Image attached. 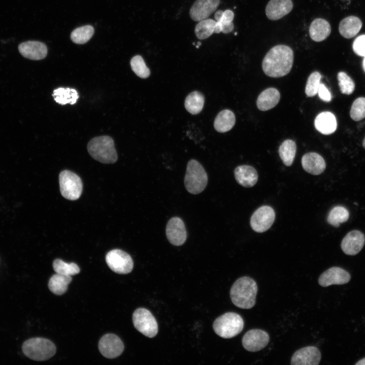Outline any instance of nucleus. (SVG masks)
Here are the masks:
<instances>
[{
  "mask_svg": "<svg viewBox=\"0 0 365 365\" xmlns=\"http://www.w3.org/2000/svg\"><path fill=\"white\" fill-rule=\"evenodd\" d=\"M293 61L292 49L286 45H278L272 47L264 57L262 68L270 77H282L290 72Z\"/></svg>",
  "mask_w": 365,
  "mask_h": 365,
  "instance_id": "f257e3e1",
  "label": "nucleus"
},
{
  "mask_svg": "<svg viewBox=\"0 0 365 365\" xmlns=\"http://www.w3.org/2000/svg\"><path fill=\"white\" fill-rule=\"evenodd\" d=\"M256 282L251 278L243 276L238 278L230 289V298L236 307L248 309L256 304L258 292Z\"/></svg>",
  "mask_w": 365,
  "mask_h": 365,
  "instance_id": "f03ea898",
  "label": "nucleus"
},
{
  "mask_svg": "<svg viewBox=\"0 0 365 365\" xmlns=\"http://www.w3.org/2000/svg\"><path fill=\"white\" fill-rule=\"evenodd\" d=\"M87 150L94 159L102 163H114L118 159L114 140L108 136L92 138L88 143Z\"/></svg>",
  "mask_w": 365,
  "mask_h": 365,
  "instance_id": "7ed1b4c3",
  "label": "nucleus"
},
{
  "mask_svg": "<svg viewBox=\"0 0 365 365\" xmlns=\"http://www.w3.org/2000/svg\"><path fill=\"white\" fill-rule=\"evenodd\" d=\"M244 327L242 317L235 312H227L217 317L213 323V329L220 337L230 339L241 332Z\"/></svg>",
  "mask_w": 365,
  "mask_h": 365,
  "instance_id": "20e7f679",
  "label": "nucleus"
},
{
  "mask_svg": "<svg viewBox=\"0 0 365 365\" xmlns=\"http://www.w3.org/2000/svg\"><path fill=\"white\" fill-rule=\"evenodd\" d=\"M23 353L34 360L43 361L52 357L56 353L55 345L43 338H33L25 341L22 346Z\"/></svg>",
  "mask_w": 365,
  "mask_h": 365,
  "instance_id": "39448f33",
  "label": "nucleus"
},
{
  "mask_svg": "<svg viewBox=\"0 0 365 365\" xmlns=\"http://www.w3.org/2000/svg\"><path fill=\"white\" fill-rule=\"evenodd\" d=\"M208 181L207 173L202 165L191 159L187 166L184 183L186 190L191 194H198L205 188Z\"/></svg>",
  "mask_w": 365,
  "mask_h": 365,
  "instance_id": "423d86ee",
  "label": "nucleus"
},
{
  "mask_svg": "<svg viewBox=\"0 0 365 365\" xmlns=\"http://www.w3.org/2000/svg\"><path fill=\"white\" fill-rule=\"evenodd\" d=\"M60 190L62 196L69 200L79 198L83 189L81 178L76 173L68 170L60 173L59 176Z\"/></svg>",
  "mask_w": 365,
  "mask_h": 365,
  "instance_id": "0eeeda50",
  "label": "nucleus"
},
{
  "mask_svg": "<svg viewBox=\"0 0 365 365\" xmlns=\"http://www.w3.org/2000/svg\"><path fill=\"white\" fill-rule=\"evenodd\" d=\"M132 321L135 328L145 336L151 338L157 334V322L149 310L143 308L136 309L133 313Z\"/></svg>",
  "mask_w": 365,
  "mask_h": 365,
  "instance_id": "6e6552de",
  "label": "nucleus"
},
{
  "mask_svg": "<svg viewBox=\"0 0 365 365\" xmlns=\"http://www.w3.org/2000/svg\"><path fill=\"white\" fill-rule=\"evenodd\" d=\"M105 261L110 268L118 274H128L133 268V261L131 256L121 249L110 251L105 256Z\"/></svg>",
  "mask_w": 365,
  "mask_h": 365,
  "instance_id": "1a4fd4ad",
  "label": "nucleus"
},
{
  "mask_svg": "<svg viewBox=\"0 0 365 365\" xmlns=\"http://www.w3.org/2000/svg\"><path fill=\"white\" fill-rule=\"evenodd\" d=\"M275 218L274 209L269 206H262L258 208L251 215L250 226L255 232L263 233L272 226Z\"/></svg>",
  "mask_w": 365,
  "mask_h": 365,
  "instance_id": "9d476101",
  "label": "nucleus"
},
{
  "mask_svg": "<svg viewBox=\"0 0 365 365\" xmlns=\"http://www.w3.org/2000/svg\"><path fill=\"white\" fill-rule=\"evenodd\" d=\"M98 348L103 356L107 358H114L122 354L124 346L119 337L113 334H107L100 339Z\"/></svg>",
  "mask_w": 365,
  "mask_h": 365,
  "instance_id": "9b49d317",
  "label": "nucleus"
},
{
  "mask_svg": "<svg viewBox=\"0 0 365 365\" xmlns=\"http://www.w3.org/2000/svg\"><path fill=\"white\" fill-rule=\"evenodd\" d=\"M268 334L260 329H252L243 336L242 343L243 347L250 352H257L264 348L268 344Z\"/></svg>",
  "mask_w": 365,
  "mask_h": 365,
  "instance_id": "f8f14e48",
  "label": "nucleus"
},
{
  "mask_svg": "<svg viewBox=\"0 0 365 365\" xmlns=\"http://www.w3.org/2000/svg\"><path fill=\"white\" fill-rule=\"evenodd\" d=\"M166 235L169 242L175 246H180L186 241L187 235L185 225L178 217H173L168 222Z\"/></svg>",
  "mask_w": 365,
  "mask_h": 365,
  "instance_id": "ddd939ff",
  "label": "nucleus"
},
{
  "mask_svg": "<svg viewBox=\"0 0 365 365\" xmlns=\"http://www.w3.org/2000/svg\"><path fill=\"white\" fill-rule=\"evenodd\" d=\"M350 278V275L347 271L340 267H333L320 275L318 283L323 287L334 284L342 285L348 283Z\"/></svg>",
  "mask_w": 365,
  "mask_h": 365,
  "instance_id": "4468645a",
  "label": "nucleus"
},
{
  "mask_svg": "<svg viewBox=\"0 0 365 365\" xmlns=\"http://www.w3.org/2000/svg\"><path fill=\"white\" fill-rule=\"evenodd\" d=\"M321 360V353L315 346H307L296 351L293 355L292 365H317Z\"/></svg>",
  "mask_w": 365,
  "mask_h": 365,
  "instance_id": "2eb2a0df",
  "label": "nucleus"
},
{
  "mask_svg": "<svg viewBox=\"0 0 365 365\" xmlns=\"http://www.w3.org/2000/svg\"><path fill=\"white\" fill-rule=\"evenodd\" d=\"M220 0H196L190 10V16L195 21L207 19L220 5Z\"/></svg>",
  "mask_w": 365,
  "mask_h": 365,
  "instance_id": "dca6fc26",
  "label": "nucleus"
},
{
  "mask_svg": "<svg viewBox=\"0 0 365 365\" xmlns=\"http://www.w3.org/2000/svg\"><path fill=\"white\" fill-rule=\"evenodd\" d=\"M364 242V234L359 231L353 230L348 233L344 237L341 247L345 254L354 256L362 249Z\"/></svg>",
  "mask_w": 365,
  "mask_h": 365,
  "instance_id": "f3484780",
  "label": "nucleus"
},
{
  "mask_svg": "<svg viewBox=\"0 0 365 365\" xmlns=\"http://www.w3.org/2000/svg\"><path fill=\"white\" fill-rule=\"evenodd\" d=\"M18 50L25 58L35 60L45 58L48 52L46 45L38 41L22 43L19 45Z\"/></svg>",
  "mask_w": 365,
  "mask_h": 365,
  "instance_id": "a211bd4d",
  "label": "nucleus"
},
{
  "mask_svg": "<svg viewBox=\"0 0 365 365\" xmlns=\"http://www.w3.org/2000/svg\"><path fill=\"white\" fill-rule=\"evenodd\" d=\"M291 0H270L266 7V14L268 19L277 20L288 14L293 9Z\"/></svg>",
  "mask_w": 365,
  "mask_h": 365,
  "instance_id": "6ab92c4d",
  "label": "nucleus"
},
{
  "mask_svg": "<svg viewBox=\"0 0 365 365\" xmlns=\"http://www.w3.org/2000/svg\"><path fill=\"white\" fill-rule=\"evenodd\" d=\"M301 164L304 170L313 175L320 174L326 167L323 158L315 152H309L304 155Z\"/></svg>",
  "mask_w": 365,
  "mask_h": 365,
  "instance_id": "aec40b11",
  "label": "nucleus"
},
{
  "mask_svg": "<svg viewBox=\"0 0 365 365\" xmlns=\"http://www.w3.org/2000/svg\"><path fill=\"white\" fill-rule=\"evenodd\" d=\"M234 176L237 182L245 188H250L255 185L258 179L256 170L251 166L240 165L234 170Z\"/></svg>",
  "mask_w": 365,
  "mask_h": 365,
  "instance_id": "412c9836",
  "label": "nucleus"
},
{
  "mask_svg": "<svg viewBox=\"0 0 365 365\" xmlns=\"http://www.w3.org/2000/svg\"><path fill=\"white\" fill-rule=\"evenodd\" d=\"M314 125L317 131L323 134L328 135L334 133L337 127L335 115L330 112H323L315 118Z\"/></svg>",
  "mask_w": 365,
  "mask_h": 365,
  "instance_id": "4be33fe9",
  "label": "nucleus"
},
{
  "mask_svg": "<svg viewBox=\"0 0 365 365\" xmlns=\"http://www.w3.org/2000/svg\"><path fill=\"white\" fill-rule=\"evenodd\" d=\"M280 94L275 88H269L264 90L259 95L257 105L262 111H268L275 107L279 102Z\"/></svg>",
  "mask_w": 365,
  "mask_h": 365,
  "instance_id": "5701e85b",
  "label": "nucleus"
},
{
  "mask_svg": "<svg viewBox=\"0 0 365 365\" xmlns=\"http://www.w3.org/2000/svg\"><path fill=\"white\" fill-rule=\"evenodd\" d=\"M309 31L311 39L315 42H319L329 36L331 32V27L326 20L316 18L311 22Z\"/></svg>",
  "mask_w": 365,
  "mask_h": 365,
  "instance_id": "b1692460",
  "label": "nucleus"
},
{
  "mask_svg": "<svg viewBox=\"0 0 365 365\" xmlns=\"http://www.w3.org/2000/svg\"><path fill=\"white\" fill-rule=\"evenodd\" d=\"M362 26L360 19L354 16L344 18L340 23L339 30L344 38L350 39L355 36Z\"/></svg>",
  "mask_w": 365,
  "mask_h": 365,
  "instance_id": "393cba45",
  "label": "nucleus"
},
{
  "mask_svg": "<svg viewBox=\"0 0 365 365\" xmlns=\"http://www.w3.org/2000/svg\"><path fill=\"white\" fill-rule=\"evenodd\" d=\"M235 121V116L233 112L229 110H224L220 112L215 118L214 127L219 132H226L233 127Z\"/></svg>",
  "mask_w": 365,
  "mask_h": 365,
  "instance_id": "a878e982",
  "label": "nucleus"
},
{
  "mask_svg": "<svg viewBox=\"0 0 365 365\" xmlns=\"http://www.w3.org/2000/svg\"><path fill=\"white\" fill-rule=\"evenodd\" d=\"M71 280L70 276L56 273L52 275L49 279V289L55 295H61L66 291L68 285Z\"/></svg>",
  "mask_w": 365,
  "mask_h": 365,
  "instance_id": "bb28decb",
  "label": "nucleus"
},
{
  "mask_svg": "<svg viewBox=\"0 0 365 365\" xmlns=\"http://www.w3.org/2000/svg\"><path fill=\"white\" fill-rule=\"evenodd\" d=\"M52 96L56 102L62 105L67 103L74 104L79 98L77 91L68 88L56 89L53 91Z\"/></svg>",
  "mask_w": 365,
  "mask_h": 365,
  "instance_id": "cd10ccee",
  "label": "nucleus"
},
{
  "mask_svg": "<svg viewBox=\"0 0 365 365\" xmlns=\"http://www.w3.org/2000/svg\"><path fill=\"white\" fill-rule=\"evenodd\" d=\"M297 150L295 142L291 139H286L282 142L279 148V155L283 164L290 166L295 159Z\"/></svg>",
  "mask_w": 365,
  "mask_h": 365,
  "instance_id": "c85d7f7f",
  "label": "nucleus"
},
{
  "mask_svg": "<svg viewBox=\"0 0 365 365\" xmlns=\"http://www.w3.org/2000/svg\"><path fill=\"white\" fill-rule=\"evenodd\" d=\"M204 102L203 95L195 91L190 93L186 98L185 106L187 111L193 115L199 114L202 111Z\"/></svg>",
  "mask_w": 365,
  "mask_h": 365,
  "instance_id": "c756f323",
  "label": "nucleus"
},
{
  "mask_svg": "<svg viewBox=\"0 0 365 365\" xmlns=\"http://www.w3.org/2000/svg\"><path fill=\"white\" fill-rule=\"evenodd\" d=\"M349 217L348 210L342 206H336L329 212L327 221L329 224L338 227L340 224L346 222Z\"/></svg>",
  "mask_w": 365,
  "mask_h": 365,
  "instance_id": "7c9ffc66",
  "label": "nucleus"
},
{
  "mask_svg": "<svg viewBox=\"0 0 365 365\" xmlns=\"http://www.w3.org/2000/svg\"><path fill=\"white\" fill-rule=\"evenodd\" d=\"M94 32V28L91 25L83 26L76 28L71 32L70 39L76 44H84L89 41Z\"/></svg>",
  "mask_w": 365,
  "mask_h": 365,
  "instance_id": "2f4dec72",
  "label": "nucleus"
},
{
  "mask_svg": "<svg viewBox=\"0 0 365 365\" xmlns=\"http://www.w3.org/2000/svg\"><path fill=\"white\" fill-rule=\"evenodd\" d=\"M216 21L211 19H205L200 21L195 28V33L200 40L208 38L213 33L215 28Z\"/></svg>",
  "mask_w": 365,
  "mask_h": 365,
  "instance_id": "473e14b6",
  "label": "nucleus"
},
{
  "mask_svg": "<svg viewBox=\"0 0 365 365\" xmlns=\"http://www.w3.org/2000/svg\"><path fill=\"white\" fill-rule=\"evenodd\" d=\"M53 268L56 273L66 276H73L80 271V268L76 263H65L59 259L53 261Z\"/></svg>",
  "mask_w": 365,
  "mask_h": 365,
  "instance_id": "72a5a7b5",
  "label": "nucleus"
},
{
  "mask_svg": "<svg viewBox=\"0 0 365 365\" xmlns=\"http://www.w3.org/2000/svg\"><path fill=\"white\" fill-rule=\"evenodd\" d=\"M130 65L132 70L139 77L145 79L150 75V70L146 65L142 57L136 55L132 58Z\"/></svg>",
  "mask_w": 365,
  "mask_h": 365,
  "instance_id": "f704fd0d",
  "label": "nucleus"
},
{
  "mask_svg": "<svg viewBox=\"0 0 365 365\" xmlns=\"http://www.w3.org/2000/svg\"><path fill=\"white\" fill-rule=\"evenodd\" d=\"M339 86L342 94L350 95L355 89V84L353 80L343 71L339 72L337 75Z\"/></svg>",
  "mask_w": 365,
  "mask_h": 365,
  "instance_id": "c9c22d12",
  "label": "nucleus"
},
{
  "mask_svg": "<svg viewBox=\"0 0 365 365\" xmlns=\"http://www.w3.org/2000/svg\"><path fill=\"white\" fill-rule=\"evenodd\" d=\"M352 119L358 121L365 118V98H356L353 102L350 111Z\"/></svg>",
  "mask_w": 365,
  "mask_h": 365,
  "instance_id": "e433bc0d",
  "label": "nucleus"
},
{
  "mask_svg": "<svg viewBox=\"0 0 365 365\" xmlns=\"http://www.w3.org/2000/svg\"><path fill=\"white\" fill-rule=\"evenodd\" d=\"M321 76L318 71L312 72L308 78L305 87V93L308 97L315 96L318 92Z\"/></svg>",
  "mask_w": 365,
  "mask_h": 365,
  "instance_id": "4c0bfd02",
  "label": "nucleus"
},
{
  "mask_svg": "<svg viewBox=\"0 0 365 365\" xmlns=\"http://www.w3.org/2000/svg\"><path fill=\"white\" fill-rule=\"evenodd\" d=\"M352 48L356 55L362 57L365 56V34L359 35L354 40Z\"/></svg>",
  "mask_w": 365,
  "mask_h": 365,
  "instance_id": "58836bf2",
  "label": "nucleus"
},
{
  "mask_svg": "<svg viewBox=\"0 0 365 365\" xmlns=\"http://www.w3.org/2000/svg\"><path fill=\"white\" fill-rule=\"evenodd\" d=\"M317 93L319 98L324 101L329 102L332 99V95L330 91L321 83L320 84Z\"/></svg>",
  "mask_w": 365,
  "mask_h": 365,
  "instance_id": "ea45409f",
  "label": "nucleus"
},
{
  "mask_svg": "<svg viewBox=\"0 0 365 365\" xmlns=\"http://www.w3.org/2000/svg\"><path fill=\"white\" fill-rule=\"evenodd\" d=\"M222 25V32L224 33H228L232 32L234 29V25L232 21L221 22Z\"/></svg>",
  "mask_w": 365,
  "mask_h": 365,
  "instance_id": "a19ab883",
  "label": "nucleus"
},
{
  "mask_svg": "<svg viewBox=\"0 0 365 365\" xmlns=\"http://www.w3.org/2000/svg\"><path fill=\"white\" fill-rule=\"evenodd\" d=\"M234 17V13L230 10H226L224 11L223 15L220 20L221 22L232 21Z\"/></svg>",
  "mask_w": 365,
  "mask_h": 365,
  "instance_id": "79ce46f5",
  "label": "nucleus"
},
{
  "mask_svg": "<svg viewBox=\"0 0 365 365\" xmlns=\"http://www.w3.org/2000/svg\"><path fill=\"white\" fill-rule=\"evenodd\" d=\"M222 32V25L220 21H216L214 33H219Z\"/></svg>",
  "mask_w": 365,
  "mask_h": 365,
  "instance_id": "37998d69",
  "label": "nucleus"
},
{
  "mask_svg": "<svg viewBox=\"0 0 365 365\" xmlns=\"http://www.w3.org/2000/svg\"><path fill=\"white\" fill-rule=\"evenodd\" d=\"M224 11L222 10L217 11L214 14V18L216 21L220 20L223 15Z\"/></svg>",
  "mask_w": 365,
  "mask_h": 365,
  "instance_id": "c03bdc74",
  "label": "nucleus"
},
{
  "mask_svg": "<svg viewBox=\"0 0 365 365\" xmlns=\"http://www.w3.org/2000/svg\"><path fill=\"white\" fill-rule=\"evenodd\" d=\"M355 365H365V357L363 358L362 359L359 360L358 362H357L355 364Z\"/></svg>",
  "mask_w": 365,
  "mask_h": 365,
  "instance_id": "a18cd8bd",
  "label": "nucleus"
},
{
  "mask_svg": "<svg viewBox=\"0 0 365 365\" xmlns=\"http://www.w3.org/2000/svg\"><path fill=\"white\" fill-rule=\"evenodd\" d=\"M362 67H363L364 71L365 72V56L364 57V58L362 61Z\"/></svg>",
  "mask_w": 365,
  "mask_h": 365,
  "instance_id": "49530a36",
  "label": "nucleus"
},
{
  "mask_svg": "<svg viewBox=\"0 0 365 365\" xmlns=\"http://www.w3.org/2000/svg\"><path fill=\"white\" fill-rule=\"evenodd\" d=\"M362 146L365 149V137L362 142Z\"/></svg>",
  "mask_w": 365,
  "mask_h": 365,
  "instance_id": "de8ad7c7",
  "label": "nucleus"
}]
</instances>
